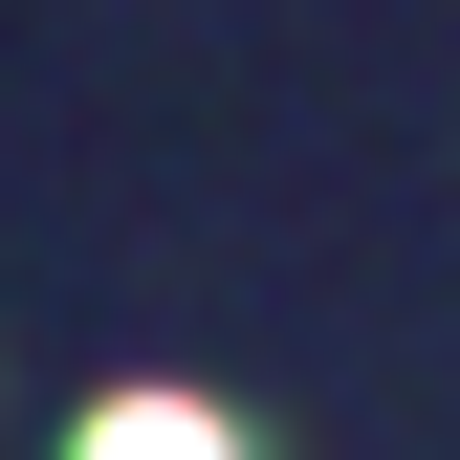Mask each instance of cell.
Listing matches in <instances>:
<instances>
[{
  "label": "cell",
  "mask_w": 460,
  "mask_h": 460,
  "mask_svg": "<svg viewBox=\"0 0 460 460\" xmlns=\"http://www.w3.org/2000/svg\"><path fill=\"white\" fill-rule=\"evenodd\" d=\"M66 460H242V438H219V417H198V394H110V417H88Z\"/></svg>",
  "instance_id": "cell-1"
}]
</instances>
